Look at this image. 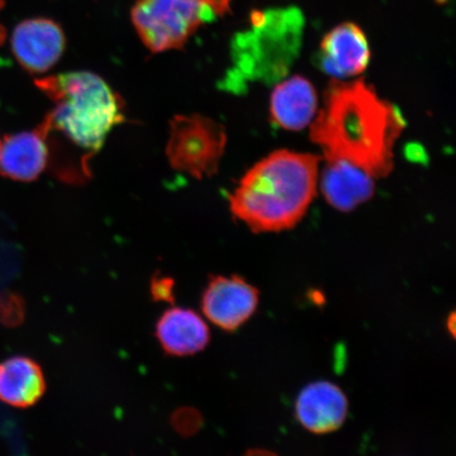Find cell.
Masks as SVG:
<instances>
[{
	"label": "cell",
	"mask_w": 456,
	"mask_h": 456,
	"mask_svg": "<svg viewBox=\"0 0 456 456\" xmlns=\"http://www.w3.org/2000/svg\"><path fill=\"white\" fill-rule=\"evenodd\" d=\"M404 128L402 112L366 79L330 81L310 125L324 162L319 186L330 207L350 213L374 196L378 182L395 169Z\"/></svg>",
	"instance_id": "cell-1"
},
{
	"label": "cell",
	"mask_w": 456,
	"mask_h": 456,
	"mask_svg": "<svg viewBox=\"0 0 456 456\" xmlns=\"http://www.w3.org/2000/svg\"><path fill=\"white\" fill-rule=\"evenodd\" d=\"M36 85L54 102L38 126L47 141L49 164L61 180L83 183L90 178V159L125 119L122 100L88 71L39 78Z\"/></svg>",
	"instance_id": "cell-2"
},
{
	"label": "cell",
	"mask_w": 456,
	"mask_h": 456,
	"mask_svg": "<svg viewBox=\"0 0 456 456\" xmlns=\"http://www.w3.org/2000/svg\"><path fill=\"white\" fill-rule=\"evenodd\" d=\"M321 157L281 150L256 163L230 195L235 218L256 233L292 230L317 195Z\"/></svg>",
	"instance_id": "cell-3"
},
{
	"label": "cell",
	"mask_w": 456,
	"mask_h": 456,
	"mask_svg": "<svg viewBox=\"0 0 456 456\" xmlns=\"http://www.w3.org/2000/svg\"><path fill=\"white\" fill-rule=\"evenodd\" d=\"M232 0H136L131 19L153 53L181 49L198 28L230 11Z\"/></svg>",
	"instance_id": "cell-4"
},
{
	"label": "cell",
	"mask_w": 456,
	"mask_h": 456,
	"mask_svg": "<svg viewBox=\"0 0 456 456\" xmlns=\"http://www.w3.org/2000/svg\"><path fill=\"white\" fill-rule=\"evenodd\" d=\"M226 131L212 118L192 114L170 122L167 156L171 167L193 178H210L225 152Z\"/></svg>",
	"instance_id": "cell-5"
},
{
	"label": "cell",
	"mask_w": 456,
	"mask_h": 456,
	"mask_svg": "<svg viewBox=\"0 0 456 456\" xmlns=\"http://www.w3.org/2000/svg\"><path fill=\"white\" fill-rule=\"evenodd\" d=\"M259 305V290L237 275L209 279L201 298L203 315L216 327L233 332L249 321Z\"/></svg>",
	"instance_id": "cell-6"
},
{
	"label": "cell",
	"mask_w": 456,
	"mask_h": 456,
	"mask_svg": "<svg viewBox=\"0 0 456 456\" xmlns=\"http://www.w3.org/2000/svg\"><path fill=\"white\" fill-rule=\"evenodd\" d=\"M16 60L30 73L48 71L65 51L66 38L61 28L47 19L20 22L11 38Z\"/></svg>",
	"instance_id": "cell-7"
},
{
	"label": "cell",
	"mask_w": 456,
	"mask_h": 456,
	"mask_svg": "<svg viewBox=\"0 0 456 456\" xmlns=\"http://www.w3.org/2000/svg\"><path fill=\"white\" fill-rule=\"evenodd\" d=\"M296 419L314 435H328L345 424L349 402L338 385L318 380L304 387L295 404Z\"/></svg>",
	"instance_id": "cell-8"
},
{
	"label": "cell",
	"mask_w": 456,
	"mask_h": 456,
	"mask_svg": "<svg viewBox=\"0 0 456 456\" xmlns=\"http://www.w3.org/2000/svg\"><path fill=\"white\" fill-rule=\"evenodd\" d=\"M370 61V49L362 28L345 22L323 37L321 61L324 71L336 79L361 77Z\"/></svg>",
	"instance_id": "cell-9"
},
{
	"label": "cell",
	"mask_w": 456,
	"mask_h": 456,
	"mask_svg": "<svg viewBox=\"0 0 456 456\" xmlns=\"http://www.w3.org/2000/svg\"><path fill=\"white\" fill-rule=\"evenodd\" d=\"M156 336L165 353L173 356L195 355L207 347L210 332L205 319L184 307H171L159 317Z\"/></svg>",
	"instance_id": "cell-10"
},
{
	"label": "cell",
	"mask_w": 456,
	"mask_h": 456,
	"mask_svg": "<svg viewBox=\"0 0 456 456\" xmlns=\"http://www.w3.org/2000/svg\"><path fill=\"white\" fill-rule=\"evenodd\" d=\"M49 165V148L41 128L5 136L0 147V174L21 182L37 180Z\"/></svg>",
	"instance_id": "cell-11"
},
{
	"label": "cell",
	"mask_w": 456,
	"mask_h": 456,
	"mask_svg": "<svg viewBox=\"0 0 456 456\" xmlns=\"http://www.w3.org/2000/svg\"><path fill=\"white\" fill-rule=\"evenodd\" d=\"M272 121L285 130L310 126L318 111V95L313 84L295 76L276 86L271 95Z\"/></svg>",
	"instance_id": "cell-12"
},
{
	"label": "cell",
	"mask_w": 456,
	"mask_h": 456,
	"mask_svg": "<svg viewBox=\"0 0 456 456\" xmlns=\"http://www.w3.org/2000/svg\"><path fill=\"white\" fill-rule=\"evenodd\" d=\"M45 391L43 370L32 359L16 356L0 363V401L28 408L36 404Z\"/></svg>",
	"instance_id": "cell-13"
},
{
	"label": "cell",
	"mask_w": 456,
	"mask_h": 456,
	"mask_svg": "<svg viewBox=\"0 0 456 456\" xmlns=\"http://www.w3.org/2000/svg\"><path fill=\"white\" fill-rule=\"evenodd\" d=\"M175 281L167 276L155 277L151 281V292L153 300L173 304Z\"/></svg>",
	"instance_id": "cell-14"
},
{
	"label": "cell",
	"mask_w": 456,
	"mask_h": 456,
	"mask_svg": "<svg viewBox=\"0 0 456 456\" xmlns=\"http://www.w3.org/2000/svg\"><path fill=\"white\" fill-rule=\"evenodd\" d=\"M4 0H0V11L4 8ZM5 28L2 24H0V45H2L5 41Z\"/></svg>",
	"instance_id": "cell-15"
},
{
	"label": "cell",
	"mask_w": 456,
	"mask_h": 456,
	"mask_svg": "<svg viewBox=\"0 0 456 456\" xmlns=\"http://www.w3.org/2000/svg\"><path fill=\"white\" fill-rule=\"evenodd\" d=\"M448 330H452L453 336H454V330H455V316L454 314H452V318L448 319Z\"/></svg>",
	"instance_id": "cell-16"
},
{
	"label": "cell",
	"mask_w": 456,
	"mask_h": 456,
	"mask_svg": "<svg viewBox=\"0 0 456 456\" xmlns=\"http://www.w3.org/2000/svg\"><path fill=\"white\" fill-rule=\"evenodd\" d=\"M436 3L442 4L447 3V0H436Z\"/></svg>",
	"instance_id": "cell-17"
},
{
	"label": "cell",
	"mask_w": 456,
	"mask_h": 456,
	"mask_svg": "<svg viewBox=\"0 0 456 456\" xmlns=\"http://www.w3.org/2000/svg\"><path fill=\"white\" fill-rule=\"evenodd\" d=\"M0 147H2V144H0Z\"/></svg>",
	"instance_id": "cell-18"
}]
</instances>
